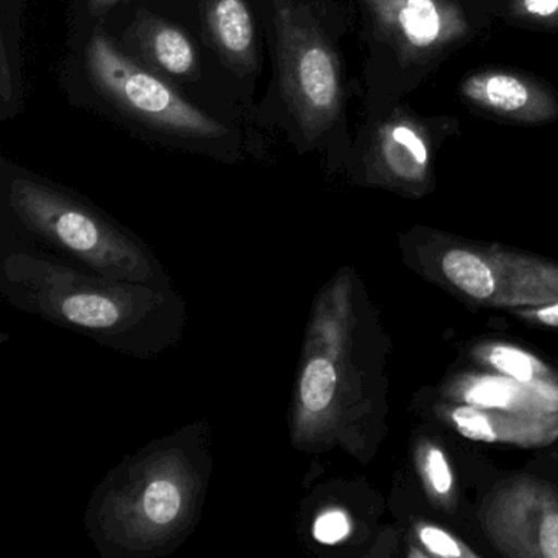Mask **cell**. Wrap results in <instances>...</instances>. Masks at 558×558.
Segmentation results:
<instances>
[{
    "instance_id": "1",
    "label": "cell",
    "mask_w": 558,
    "mask_h": 558,
    "mask_svg": "<svg viewBox=\"0 0 558 558\" xmlns=\"http://www.w3.org/2000/svg\"><path fill=\"white\" fill-rule=\"evenodd\" d=\"M0 293L19 312L138 361L174 349L187 326L174 286L110 279L15 241H2Z\"/></svg>"
},
{
    "instance_id": "2",
    "label": "cell",
    "mask_w": 558,
    "mask_h": 558,
    "mask_svg": "<svg viewBox=\"0 0 558 558\" xmlns=\"http://www.w3.org/2000/svg\"><path fill=\"white\" fill-rule=\"evenodd\" d=\"M211 470L205 420L151 440L97 486L84 518L90 541L106 558L174 554L201 521Z\"/></svg>"
},
{
    "instance_id": "3",
    "label": "cell",
    "mask_w": 558,
    "mask_h": 558,
    "mask_svg": "<svg viewBox=\"0 0 558 558\" xmlns=\"http://www.w3.org/2000/svg\"><path fill=\"white\" fill-rule=\"evenodd\" d=\"M2 241L31 244L90 272L174 286L145 241L77 195L44 179L12 172L4 182Z\"/></svg>"
},
{
    "instance_id": "4",
    "label": "cell",
    "mask_w": 558,
    "mask_h": 558,
    "mask_svg": "<svg viewBox=\"0 0 558 558\" xmlns=\"http://www.w3.org/2000/svg\"><path fill=\"white\" fill-rule=\"evenodd\" d=\"M354 283L338 274L319 290L306 325L289 410L290 444L300 452L348 442L351 429Z\"/></svg>"
},
{
    "instance_id": "5",
    "label": "cell",
    "mask_w": 558,
    "mask_h": 558,
    "mask_svg": "<svg viewBox=\"0 0 558 558\" xmlns=\"http://www.w3.org/2000/svg\"><path fill=\"white\" fill-rule=\"evenodd\" d=\"M280 87L308 140L328 132L342 107L341 68L328 38L305 5L274 2Z\"/></svg>"
},
{
    "instance_id": "6",
    "label": "cell",
    "mask_w": 558,
    "mask_h": 558,
    "mask_svg": "<svg viewBox=\"0 0 558 558\" xmlns=\"http://www.w3.org/2000/svg\"><path fill=\"white\" fill-rule=\"evenodd\" d=\"M86 63L97 89L126 116L151 129L192 140H214L227 133L161 77L125 57L106 35L90 38Z\"/></svg>"
},
{
    "instance_id": "7",
    "label": "cell",
    "mask_w": 558,
    "mask_h": 558,
    "mask_svg": "<svg viewBox=\"0 0 558 558\" xmlns=\"http://www.w3.org/2000/svg\"><path fill=\"white\" fill-rule=\"evenodd\" d=\"M381 37L407 61H426L469 35L453 0H364Z\"/></svg>"
},
{
    "instance_id": "8",
    "label": "cell",
    "mask_w": 558,
    "mask_h": 558,
    "mask_svg": "<svg viewBox=\"0 0 558 558\" xmlns=\"http://www.w3.org/2000/svg\"><path fill=\"white\" fill-rule=\"evenodd\" d=\"M486 529L508 555L558 558V498L538 483H515L493 499Z\"/></svg>"
},
{
    "instance_id": "9",
    "label": "cell",
    "mask_w": 558,
    "mask_h": 558,
    "mask_svg": "<svg viewBox=\"0 0 558 558\" xmlns=\"http://www.w3.org/2000/svg\"><path fill=\"white\" fill-rule=\"evenodd\" d=\"M429 133L403 110H395L372 136L365 156L367 181L385 187L423 192L430 181Z\"/></svg>"
},
{
    "instance_id": "10",
    "label": "cell",
    "mask_w": 558,
    "mask_h": 558,
    "mask_svg": "<svg viewBox=\"0 0 558 558\" xmlns=\"http://www.w3.org/2000/svg\"><path fill=\"white\" fill-rule=\"evenodd\" d=\"M460 94L478 109L508 122L537 125L558 119V97L537 81L511 71L470 74L460 84Z\"/></svg>"
},
{
    "instance_id": "11",
    "label": "cell",
    "mask_w": 558,
    "mask_h": 558,
    "mask_svg": "<svg viewBox=\"0 0 558 558\" xmlns=\"http://www.w3.org/2000/svg\"><path fill=\"white\" fill-rule=\"evenodd\" d=\"M495 272L493 305H548L558 302V267L534 259L489 254Z\"/></svg>"
},
{
    "instance_id": "12",
    "label": "cell",
    "mask_w": 558,
    "mask_h": 558,
    "mask_svg": "<svg viewBox=\"0 0 558 558\" xmlns=\"http://www.w3.org/2000/svg\"><path fill=\"white\" fill-rule=\"evenodd\" d=\"M205 19L215 47L230 66L243 73L256 68L253 17L244 0H208Z\"/></svg>"
},
{
    "instance_id": "13",
    "label": "cell",
    "mask_w": 558,
    "mask_h": 558,
    "mask_svg": "<svg viewBox=\"0 0 558 558\" xmlns=\"http://www.w3.org/2000/svg\"><path fill=\"white\" fill-rule=\"evenodd\" d=\"M138 37L146 57L166 73L175 77H194L197 73V50L174 25L151 21L140 28Z\"/></svg>"
},
{
    "instance_id": "14",
    "label": "cell",
    "mask_w": 558,
    "mask_h": 558,
    "mask_svg": "<svg viewBox=\"0 0 558 558\" xmlns=\"http://www.w3.org/2000/svg\"><path fill=\"white\" fill-rule=\"evenodd\" d=\"M446 279L463 295L476 302L492 303L495 299V272L488 257L466 247H452L440 260Z\"/></svg>"
},
{
    "instance_id": "15",
    "label": "cell",
    "mask_w": 558,
    "mask_h": 558,
    "mask_svg": "<svg viewBox=\"0 0 558 558\" xmlns=\"http://www.w3.org/2000/svg\"><path fill=\"white\" fill-rule=\"evenodd\" d=\"M316 511L310 514H300L299 522L308 531L310 537L315 544L325 547H335L348 541L352 534L351 515L338 505H319Z\"/></svg>"
},
{
    "instance_id": "16",
    "label": "cell",
    "mask_w": 558,
    "mask_h": 558,
    "mask_svg": "<svg viewBox=\"0 0 558 558\" xmlns=\"http://www.w3.org/2000/svg\"><path fill=\"white\" fill-rule=\"evenodd\" d=\"M519 381L508 378L485 377L478 378L475 384L466 388V404L480 408V410H505L515 404H522L525 400V390L518 387Z\"/></svg>"
},
{
    "instance_id": "17",
    "label": "cell",
    "mask_w": 558,
    "mask_h": 558,
    "mask_svg": "<svg viewBox=\"0 0 558 558\" xmlns=\"http://www.w3.org/2000/svg\"><path fill=\"white\" fill-rule=\"evenodd\" d=\"M488 361L499 372L522 385L531 384L535 378V371H537V365L531 355L519 351V349L508 348V345L493 348L489 351Z\"/></svg>"
},
{
    "instance_id": "18",
    "label": "cell",
    "mask_w": 558,
    "mask_h": 558,
    "mask_svg": "<svg viewBox=\"0 0 558 558\" xmlns=\"http://www.w3.org/2000/svg\"><path fill=\"white\" fill-rule=\"evenodd\" d=\"M452 421L457 429L466 439L478 440V442H496L498 433L492 417L472 404H463L452 411Z\"/></svg>"
},
{
    "instance_id": "19",
    "label": "cell",
    "mask_w": 558,
    "mask_h": 558,
    "mask_svg": "<svg viewBox=\"0 0 558 558\" xmlns=\"http://www.w3.org/2000/svg\"><path fill=\"white\" fill-rule=\"evenodd\" d=\"M424 473L437 495H449L450 488H452V473H450L446 457L436 447H429L424 456Z\"/></svg>"
},
{
    "instance_id": "20",
    "label": "cell",
    "mask_w": 558,
    "mask_h": 558,
    "mask_svg": "<svg viewBox=\"0 0 558 558\" xmlns=\"http://www.w3.org/2000/svg\"><path fill=\"white\" fill-rule=\"evenodd\" d=\"M512 12L537 24L558 25V0H514Z\"/></svg>"
},
{
    "instance_id": "21",
    "label": "cell",
    "mask_w": 558,
    "mask_h": 558,
    "mask_svg": "<svg viewBox=\"0 0 558 558\" xmlns=\"http://www.w3.org/2000/svg\"><path fill=\"white\" fill-rule=\"evenodd\" d=\"M420 538L423 542L424 547L437 557H463L465 551L460 548L459 542L456 538L450 537L447 532L442 529L433 527V525H426L421 529Z\"/></svg>"
},
{
    "instance_id": "22",
    "label": "cell",
    "mask_w": 558,
    "mask_h": 558,
    "mask_svg": "<svg viewBox=\"0 0 558 558\" xmlns=\"http://www.w3.org/2000/svg\"><path fill=\"white\" fill-rule=\"evenodd\" d=\"M0 97H2V107L9 109L12 99H14V83L11 80V70H9L8 48L2 41V51H0Z\"/></svg>"
},
{
    "instance_id": "23",
    "label": "cell",
    "mask_w": 558,
    "mask_h": 558,
    "mask_svg": "<svg viewBox=\"0 0 558 558\" xmlns=\"http://www.w3.org/2000/svg\"><path fill=\"white\" fill-rule=\"evenodd\" d=\"M535 318H537L542 325L558 328V302L548 303V305L535 310Z\"/></svg>"
},
{
    "instance_id": "24",
    "label": "cell",
    "mask_w": 558,
    "mask_h": 558,
    "mask_svg": "<svg viewBox=\"0 0 558 558\" xmlns=\"http://www.w3.org/2000/svg\"><path fill=\"white\" fill-rule=\"evenodd\" d=\"M120 0H87V5H89L90 14L104 15L106 12H109L113 5L119 4Z\"/></svg>"
}]
</instances>
